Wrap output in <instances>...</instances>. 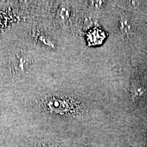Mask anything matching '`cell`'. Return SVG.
<instances>
[{
  "mask_svg": "<svg viewBox=\"0 0 147 147\" xmlns=\"http://www.w3.org/2000/svg\"><path fill=\"white\" fill-rule=\"evenodd\" d=\"M70 100H64L61 98H54L47 101V106L49 109L50 110L55 111L56 112H59L60 113H65L67 111L71 110V107L74 109L76 108L73 107V104Z\"/></svg>",
  "mask_w": 147,
  "mask_h": 147,
  "instance_id": "cell-1",
  "label": "cell"
},
{
  "mask_svg": "<svg viewBox=\"0 0 147 147\" xmlns=\"http://www.w3.org/2000/svg\"><path fill=\"white\" fill-rule=\"evenodd\" d=\"M130 96L134 101H139L144 97L146 90L138 79H134L129 88Z\"/></svg>",
  "mask_w": 147,
  "mask_h": 147,
  "instance_id": "cell-2",
  "label": "cell"
},
{
  "mask_svg": "<svg viewBox=\"0 0 147 147\" xmlns=\"http://www.w3.org/2000/svg\"><path fill=\"white\" fill-rule=\"evenodd\" d=\"M119 27L121 33L128 38L132 36L134 32V27L131 21L125 16H121L119 18Z\"/></svg>",
  "mask_w": 147,
  "mask_h": 147,
  "instance_id": "cell-3",
  "label": "cell"
},
{
  "mask_svg": "<svg viewBox=\"0 0 147 147\" xmlns=\"http://www.w3.org/2000/svg\"><path fill=\"white\" fill-rule=\"evenodd\" d=\"M20 59H18V60H17L16 62L14 61V63H20ZM23 65H24V64H19V65H18V67H19V66H20V67H21V66H22V67H23Z\"/></svg>",
  "mask_w": 147,
  "mask_h": 147,
  "instance_id": "cell-4",
  "label": "cell"
}]
</instances>
